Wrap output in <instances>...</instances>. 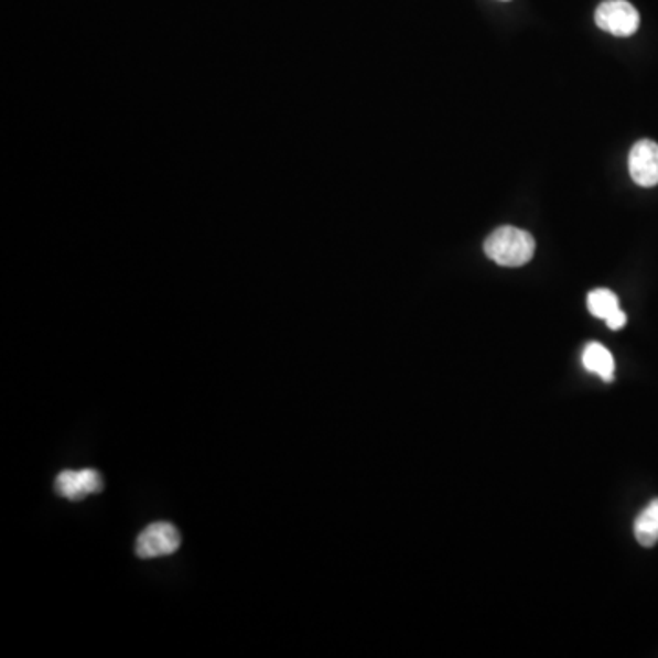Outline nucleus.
I'll return each mask as SVG.
<instances>
[{"instance_id":"423d86ee","label":"nucleus","mask_w":658,"mask_h":658,"mask_svg":"<svg viewBox=\"0 0 658 658\" xmlns=\"http://www.w3.org/2000/svg\"><path fill=\"white\" fill-rule=\"evenodd\" d=\"M582 363H584L587 371L600 375L605 382L615 379V359H613L610 349L602 346V344H587L584 355H582Z\"/></svg>"},{"instance_id":"7ed1b4c3","label":"nucleus","mask_w":658,"mask_h":658,"mask_svg":"<svg viewBox=\"0 0 658 658\" xmlns=\"http://www.w3.org/2000/svg\"><path fill=\"white\" fill-rule=\"evenodd\" d=\"M182 546L180 530L166 521H158L147 527L136 541V554L149 560V558L169 557L176 552Z\"/></svg>"},{"instance_id":"39448f33","label":"nucleus","mask_w":658,"mask_h":658,"mask_svg":"<svg viewBox=\"0 0 658 658\" xmlns=\"http://www.w3.org/2000/svg\"><path fill=\"white\" fill-rule=\"evenodd\" d=\"M629 174L640 187L658 185V143L640 140L629 152Z\"/></svg>"},{"instance_id":"1a4fd4ad","label":"nucleus","mask_w":658,"mask_h":658,"mask_svg":"<svg viewBox=\"0 0 658 658\" xmlns=\"http://www.w3.org/2000/svg\"><path fill=\"white\" fill-rule=\"evenodd\" d=\"M627 316L626 313L622 310H616L613 315L607 316L605 319V324L611 327V330H622V327L626 326Z\"/></svg>"},{"instance_id":"f257e3e1","label":"nucleus","mask_w":658,"mask_h":658,"mask_svg":"<svg viewBox=\"0 0 658 658\" xmlns=\"http://www.w3.org/2000/svg\"><path fill=\"white\" fill-rule=\"evenodd\" d=\"M536 241L518 227H499L485 240V255L504 268H521L535 257Z\"/></svg>"},{"instance_id":"20e7f679","label":"nucleus","mask_w":658,"mask_h":658,"mask_svg":"<svg viewBox=\"0 0 658 658\" xmlns=\"http://www.w3.org/2000/svg\"><path fill=\"white\" fill-rule=\"evenodd\" d=\"M103 477L94 468H83V471H63L55 479V493L61 498L71 499V501H80L88 498L91 494L101 493Z\"/></svg>"},{"instance_id":"0eeeda50","label":"nucleus","mask_w":658,"mask_h":658,"mask_svg":"<svg viewBox=\"0 0 658 658\" xmlns=\"http://www.w3.org/2000/svg\"><path fill=\"white\" fill-rule=\"evenodd\" d=\"M635 538L644 547L657 546L658 541V499H654L640 516L635 519Z\"/></svg>"},{"instance_id":"f03ea898","label":"nucleus","mask_w":658,"mask_h":658,"mask_svg":"<svg viewBox=\"0 0 658 658\" xmlns=\"http://www.w3.org/2000/svg\"><path fill=\"white\" fill-rule=\"evenodd\" d=\"M594 21L600 30L616 37H629L640 26L637 8L627 0H605L594 13Z\"/></svg>"},{"instance_id":"6e6552de","label":"nucleus","mask_w":658,"mask_h":658,"mask_svg":"<svg viewBox=\"0 0 658 658\" xmlns=\"http://www.w3.org/2000/svg\"><path fill=\"white\" fill-rule=\"evenodd\" d=\"M587 308L591 311V315L596 319H607L613 315L616 310H621L618 304V296L610 290H594L589 293Z\"/></svg>"}]
</instances>
